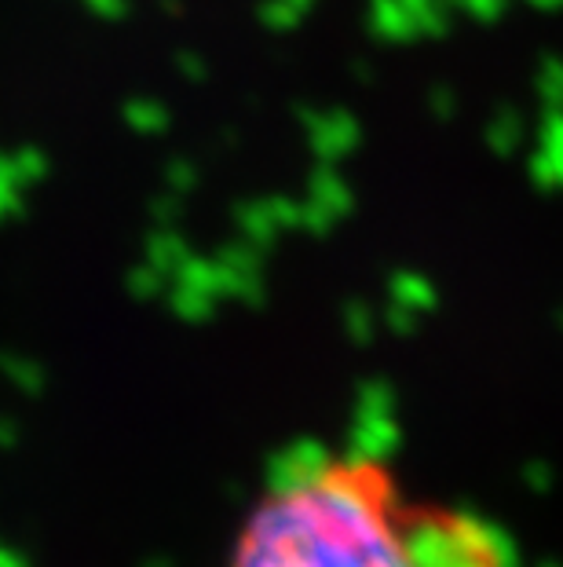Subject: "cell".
I'll return each instance as SVG.
<instances>
[{"label":"cell","mask_w":563,"mask_h":567,"mask_svg":"<svg viewBox=\"0 0 563 567\" xmlns=\"http://www.w3.org/2000/svg\"><path fill=\"white\" fill-rule=\"evenodd\" d=\"M311 140H315L326 154H337L352 143V125H347L344 117H322V125L311 132Z\"/></svg>","instance_id":"cell-2"},{"label":"cell","mask_w":563,"mask_h":567,"mask_svg":"<svg viewBox=\"0 0 563 567\" xmlns=\"http://www.w3.org/2000/svg\"><path fill=\"white\" fill-rule=\"evenodd\" d=\"M231 567H505V549L483 520L406 505L374 457L293 451Z\"/></svg>","instance_id":"cell-1"}]
</instances>
